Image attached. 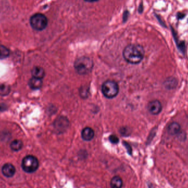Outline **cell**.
<instances>
[{
    "label": "cell",
    "mask_w": 188,
    "mask_h": 188,
    "mask_svg": "<svg viewBox=\"0 0 188 188\" xmlns=\"http://www.w3.org/2000/svg\"><path fill=\"white\" fill-rule=\"evenodd\" d=\"M102 92L108 99H112L117 96L119 92V86L117 83L111 80L104 82L102 85Z\"/></svg>",
    "instance_id": "obj_3"
},
{
    "label": "cell",
    "mask_w": 188,
    "mask_h": 188,
    "mask_svg": "<svg viewBox=\"0 0 188 188\" xmlns=\"http://www.w3.org/2000/svg\"><path fill=\"white\" fill-rule=\"evenodd\" d=\"M148 187H149V188H155V187H153V185L152 183H148Z\"/></svg>",
    "instance_id": "obj_23"
},
{
    "label": "cell",
    "mask_w": 188,
    "mask_h": 188,
    "mask_svg": "<svg viewBox=\"0 0 188 188\" xmlns=\"http://www.w3.org/2000/svg\"><path fill=\"white\" fill-rule=\"evenodd\" d=\"M43 84L42 80L38 78L32 77L29 82V85L32 89H38L40 88Z\"/></svg>",
    "instance_id": "obj_14"
},
{
    "label": "cell",
    "mask_w": 188,
    "mask_h": 188,
    "mask_svg": "<svg viewBox=\"0 0 188 188\" xmlns=\"http://www.w3.org/2000/svg\"><path fill=\"white\" fill-rule=\"evenodd\" d=\"M140 10H141L140 12H142V11H143V6H142V4H141L140 6V7H139V11H140Z\"/></svg>",
    "instance_id": "obj_24"
},
{
    "label": "cell",
    "mask_w": 188,
    "mask_h": 188,
    "mask_svg": "<svg viewBox=\"0 0 188 188\" xmlns=\"http://www.w3.org/2000/svg\"><path fill=\"white\" fill-rule=\"evenodd\" d=\"M85 1H87V2H95L97 1L98 0H85Z\"/></svg>",
    "instance_id": "obj_25"
},
{
    "label": "cell",
    "mask_w": 188,
    "mask_h": 188,
    "mask_svg": "<svg viewBox=\"0 0 188 188\" xmlns=\"http://www.w3.org/2000/svg\"><path fill=\"white\" fill-rule=\"evenodd\" d=\"M94 131L92 128L86 127L84 128L82 131V137L85 141H90L92 140L94 136Z\"/></svg>",
    "instance_id": "obj_12"
},
{
    "label": "cell",
    "mask_w": 188,
    "mask_h": 188,
    "mask_svg": "<svg viewBox=\"0 0 188 188\" xmlns=\"http://www.w3.org/2000/svg\"><path fill=\"white\" fill-rule=\"evenodd\" d=\"M178 80L176 77L170 76L167 77L163 82V86L165 89L168 90H173L177 87Z\"/></svg>",
    "instance_id": "obj_8"
},
{
    "label": "cell",
    "mask_w": 188,
    "mask_h": 188,
    "mask_svg": "<svg viewBox=\"0 0 188 188\" xmlns=\"http://www.w3.org/2000/svg\"><path fill=\"white\" fill-rule=\"evenodd\" d=\"M155 17H156V18H157V19L158 20V21L159 22L160 25H161L162 27H164V28H167V25L166 24V23L162 21V18L161 17V16L159 15V14H155Z\"/></svg>",
    "instance_id": "obj_19"
},
{
    "label": "cell",
    "mask_w": 188,
    "mask_h": 188,
    "mask_svg": "<svg viewBox=\"0 0 188 188\" xmlns=\"http://www.w3.org/2000/svg\"></svg>",
    "instance_id": "obj_26"
},
{
    "label": "cell",
    "mask_w": 188,
    "mask_h": 188,
    "mask_svg": "<svg viewBox=\"0 0 188 188\" xmlns=\"http://www.w3.org/2000/svg\"><path fill=\"white\" fill-rule=\"evenodd\" d=\"M170 29H171L172 34L174 41H175V43L177 45L178 49L181 53H183V54H185V51H186L185 42L184 41H181L179 40L177 32L175 30V29L173 28V27L172 25H170Z\"/></svg>",
    "instance_id": "obj_7"
},
{
    "label": "cell",
    "mask_w": 188,
    "mask_h": 188,
    "mask_svg": "<svg viewBox=\"0 0 188 188\" xmlns=\"http://www.w3.org/2000/svg\"><path fill=\"white\" fill-rule=\"evenodd\" d=\"M10 54V51L6 47L0 45V60H2L8 57Z\"/></svg>",
    "instance_id": "obj_18"
},
{
    "label": "cell",
    "mask_w": 188,
    "mask_h": 188,
    "mask_svg": "<svg viewBox=\"0 0 188 188\" xmlns=\"http://www.w3.org/2000/svg\"><path fill=\"white\" fill-rule=\"evenodd\" d=\"M21 167L27 173H33L39 167V161L35 156L28 155L23 158L21 162Z\"/></svg>",
    "instance_id": "obj_4"
},
{
    "label": "cell",
    "mask_w": 188,
    "mask_h": 188,
    "mask_svg": "<svg viewBox=\"0 0 188 188\" xmlns=\"http://www.w3.org/2000/svg\"><path fill=\"white\" fill-rule=\"evenodd\" d=\"M147 110L150 113L153 115H157L162 110V103L157 100H153L148 103Z\"/></svg>",
    "instance_id": "obj_6"
},
{
    "label": "cell",
    "mask_w": 188,
    "mask_h": 188,
    "mask_svg": "<svg viewBox=\"0 0 188 188\" xmlns=\"http://www.w3.org/2000/svg\"><path fill=\"white\" fill-rule=\"evenodd\" d=\"M10 146H11V149L13 150V151H17L22 148L23 142L19 140H14L11 142Z\"/></svg>",
    "instance_id": "obj_16"
},
{
    "label": "cell",
    "mask_w": 188,
    "mask_h": 188,
    "mask_svg": "<svg viewBox=\"0 0 188 188\" xmlns=\"http://www.w3.org/2000/svg\"><path fill=\"white\" fill-rule=\"evenodd\" d=\"M167 131L170 135H179L181 133V126L177 122H173L168 125Z\"/></svg>",
    "instance_id": "obj_9"
},
{
    "label": "cell",
    "mask_w": 188,
    "mask_h": 188,
    "mask_svg": "<svg viewBox=\"0 0 188 188\" xmlns=\"http://www.w3.org/2000/svg\"><path fill=\"white\" fill-rule=\"evenodd\" d=\"M54 125L58 131L63 132L68 126V121L64 117H60L56 121Z\"/></svg>",
    "instance_id": "obj_11"
},
{
    "label": "cell",
    "mask_w": 188,
    "mask_h": 188,
    "mask_svg": "<svg viewBox=\"0 0 188 188\" xmlns=\"http://www.w3.org/2000/svg\"><path fill=\"white\" fill-rule=\"evenodd\" d=\"M123 185V181L119 176H115L111 181V188H121Z\"/></svg>",
    "instance_id": "obj_15"
},
{
    "label": "cell",
    "mask_w": 188,
    "mask_h": 188,
    "mask_svg": "<svg viewBox=\"0 0 188 188\" xmlns=\"http://www.w3.org/2000/svg\"><path fill=\"white\" fill-rule=\"evenodd\" d=\"M45 71L43 68L40 67H35L32 71V77L42 79L45 76Z\"/></svg>",
    "instance_id": "obj_13"
},
{
    "label": "cell",
    "mask_w": 188,
    "mask_h": 188,
    "mask_svg": "<svg viewBox=\"0 0 188 188\" xmlns=\"http://www.w3.org/2000/svg\"><path fill=\"white\" fill-rule=\"evenodd\" d=\"M185 16H186V14L182 12H178L176 14V17L177 18L178 20H181L183 18H184Z\"/></svg>",
    "instance_id": "obj_21"
},
{
    "label": "cell",
    "mask_w": 188,
    "mask_h": 188,
    "mask_svg": "<svg viewBox=\"0 0 188 188\" xmlns=\"http://www.w3.org/2000/svg\"><path fill=\"white\" fill-rule=\"evenodd\" d=\"M145 55L143 47L138 44H130L124 48L123 56L130 64H138L142 61Z\"/></svg>",
    "instance_id": "obj_1"
},
{
    "label": "cell",
    "mask_w": 188,
    "mask_h": 188,
    "mask_svg": "<svg viewBox=\"0 0 188 188\" xmlns=\"http://www.w3.org/2000/svg\"><path fill=\"white\" fill-rule=\"evenodd\" d=\"M125 147H127V146H128V147H129V149H130L129 150L128 149V153H130H130H131V148H130V146L128 144H127V143H125ZM127 149H129V147H127Z\"/></svg>",
    "instance_id": "obj_22"
},
{
    "label": "cell",
    "mask_w": 188,
    "mask_h": 188,
    "mask_svg": "<svg viewBox=\"0 0 188 188\" xmlns=\"http://www.w3.org/2000/svg\"><path fill=\"white\" fill-rule=\"evenodd\" d=\"M94 66L92 60L87 57H82L78 58L74 63L76 71L79 74L85 75L90 73Z\"/></svg>",
    "instance_id": "obj_2"
},
{
    "label": "cell",
    "mask_w": 188,
    "mask_h": 188,
    "mask_svg": "<svg viewBox=\"0 0 188 188\" xmlns=\"http://www.w3.org/2000/svg\"><path fill=\"white\" fill-rule=\"evenodd\" d=\"M109 140L112 144H117L119 142V139L118 138L117 136L114 135H111L109 137Z\"/></svg>",
    "instance_id": "obj_20"
},
{
    "label": "cell",
    "mask_w": 188,
    "mask_h": 188,
    "mask_svg": "<svg viewBox=\"0 0 188 188\" xmlns=\"http://www.w3.org/2000/svg\"><path fill=\"white\" fill-rule=\"evenodd\" d=\"M2 172L5 177H12L15 173V168L11 163H6L2 168Z\"/></svg>",
    "instance_id": "obj_10"
},
{
    "label": "cell",
    "mask_w": 188,
    "mask_h": 188,
    "mask_svg": "<svg viewBox=\"0 0 188 188\" xmlns=\"http://www.w3.org/2000/svg\"><path fill=\"white\" fill-rule=\"evenodd\" d=\"M11 91V88L9 85L6 84L0 85V95L6 96Z\"/></svg>",
    "instance_id": "obj_17"
},
{
    "label": "cell",
    "mask_w": 188,
    "mask_h": 188,
    "mask_svg": "<svg viewBox=\"0 0 188 188\" xmlns=\"http://www.w3.org/2000/svg\"><path fill=\"white\" fill-rule=\"evenodd\" d=\"M30 23L34 29L38 31H41L46 28L48 20L45 15L41 13H36L30 18Z\"/></svg>",
    "instance_id": "obj_5"
}]
</instances>
